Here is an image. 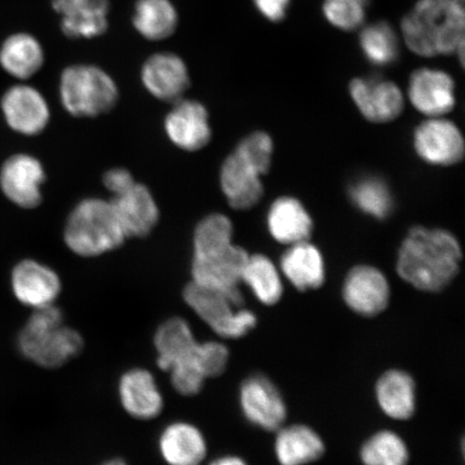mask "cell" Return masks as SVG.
<instances>
[{
    "instance_id": "6da1fadb",
    "label": "cell",
    "mask_w": 465,
    "mask_h": 465,
    "mask_svg": "<svg viewBox=\"0 0 465 465\" xmlns=\"http://www.w3.org/2000/svg\"><path fill=\"white\" fill-rule=\"evenodd\" d=\"M465 0H417L400 25V36L421 57L456 55L464 64Z\"/></svg>"
},
{
    "instance_id": "7a4b0ae2",
    "label": "cell",
    "mask_w": 465,
    "mask_h": 465,
    "mask_svg": "<svg viewBox=\"0 0 465 465\" xmlns=\"http://www.w3.org/2000/svg\"><path fill=\"white\" fill-rule=\"evenodd\" d=\"M460 243L450 232L418 226L407 234L398 255L401 278L424 292H440L458 275Z\"/></svg>"
},
{
    "instance_id": "3957f363",
    "label": "cell",
    "mask_w": 465,
    "mask_h": 465,
    "mask_svg": "<svg viewBox=\"0 0 465 465\" xmlns=\"http://www.w3.org/2000/svg\"><path fill=\"white\" fill-rule=\"evenodd\" d=\"M16 345L29 362L58 369L78 357L84 341L77 330L64 323L62 311L54 304L33 311L17 334Z\"/></svg>"
},
{
    "instance_id": "277c9868",
    "label": "cell",
    "mask_w": 465,
    "mask_h": 465,
    "mask_svg": "<svg viewBox=\"0 0 465 465\" xmlns=\"http://www.w3.org/2000/svg\"><path fill=\"white\" fill-rule=\"evenodd\" d=\"M126 237L113 203L90 197L77 203L69 214L64 241L71 252L84 258L100 257L124 245Z\"/></svg>"
},
{
    "instance_id": "5b68a950",
    "label": "cell",
    "mask_w": 465,
    "mask_h": 465,
    "mask_svg": "<svg viewBox=\"0 0 465 465\" xmlns=\"http://www.w3.org/2000/svg\"><path fill=\"white\" fill-rule=\"evenodd\" d=\"M119 96L112 75L92 64H74L61 74V102L75 118H95L112 112Z\"/></svg>"
},
{
    "instance_id": "8992f818",
    "label": "cell",
    "mask_w": 465,
    "mask_h": 465,
    "mask_svg": "<svg viewBox=\"0 0 465 465\" xmlns=\"http://www.w3.org/2000/svg\"><path fill=\"white\" fill-rule=\"evenodd\" d=\"M183 296L195 315L223 339H242L257 324L252 312L238 305L221 291L191 281L184 287Z\"/></svg>"
},
{
    "instance_id": "52a82bcc",
    "label": "cell",
    "mask_w": 465,
    "mask_h": 465,
    "mask_svg": "<svg viewBox=\"0 0 465 465\" xmlns=\"http://www.w3.org/2000/svg\"><path fill=\"white\" fill-rule=\"evenodd\" d=\"M248 257L246 250L234 243L214 252L193 254L191 263L192 282L221 291L242 306L240 286Z\"/></svg>"
},
{
    "instance_id": "ba28073f",
    "label": "cell",
    "mask_w": 465,
    "mask_h": 465,
    "mask_svg": "<svg viewBox=\"0 0 465 465\" xmlns=\"http://www.w3.org/2000/svg\"><path fill=\"white\" fill-rule=\"evenodd\" d=\"M45 182L43 163L31 154H14L0 168V189L17 207H38L43 202L42 187Z\"/></svg>"
},
{
    "instance_id": "9c48e42d",
    "label": "cell",
    "mask_w": 465,
    "mask_h": 465,
    "mask_svg": "<svg viewBox=\"0 0 465 465\" xmlns=\"http://www.w3.org/2000/svg\"><path fill=\"white\" fill-rule=\"evenodd\" d=\"M240 404L249 422L265 431H278L287 417L281 392L269 378L252 375L242 383Z\"/></svg>"
},
{
    "instance_id": "30bf717a",
    "label": "cell",
    "mask_w": 465,
    "mask_h": 465,
    "mask_svg": "<svg viewBox=\"0 0 465 465\" xmlns=\"http://www.w3.org/2000/svg\"><path fill=\"white\" fill-rule=\"evenodd\" d=\"M0 107L5 124L25 136H36L48 126L51 114L48 103L31 85L17 84L5 92Z\"/></svg>"
},
{
    "instance_id": "8fae6325",
    "label": "cell",
    "mask_w": 465,
    "mask_h": 465,
    "mask_svg": "<svg viewBox=\"0 0 465 465\" xmlns=\"http://www.w3.org/2000/svg\"><path fill=\"white\" fill-rule=\"evenodd\" d=\"M10 283L17 302L33 311L54 305L62 292L57 272L31 259L23 260L14 267Z\"/></svg>"
},
{
    "instance_id": "7c38bea8",
    "label": "cell",
    "mask_w": 465,
    "mask_h": 465,
    "mask_svg": "<svg viewBox=\"0 0 465 465\" xmlns=\"http://www.w3.org/2000/svg\"><path fill=\"white\" fill-rule=\"evenodd\" d=\"M164 129L170 141L179 149L196 153L212 141L207 109L202 103L182 98L173 104L166 115Z\"/></svg>"
},
{
    "instance_id": "4fadbf2b",
    "label": "cell",
    "mask_w": 465,
    "mask_h": 465,
    "mask_svg": "<svg viewBox=\"0 0 465 465\" xmlns=\"http://www.w3.org/2000/svg\"><path fill=\"white\" fill-rule=\"evenodd\" d=\"M414 145L418 155L432 165H455L464 156L460 130L452 122L441 118H430L418 126Z\"/></svg>"
},
{
    "instance_id": "5bb4252c",
    "label": "cell",
    "mask_w": 465,
    "mask_h": 465,
    "mask_svg": "<svg viewBox=\"0 0 465 465\" xmlns=\"http://www.w3.org/2000/svg\"><path fill=\"white\" fill-rule=\"evenodd\" d=\"M141 79L151 95L172 104L182 100L191 84L187 64L172 52L149 56L142 67Z\"/></svg>"
},
{
    "instance_id": "9a60e30c",
    "label": "cell",
    "mask_w": 465,
    "mask_h": 465,
    "mask_svg": "<svg viewBox=\"0 0 465 465\" xmlns=\"http://www.w3.org/2000/svg\"><path fill=\"white\" fill-rule=\"evenodd\" d=\"M349 92L360 113L375 124L391 122L403 112V92L392 81L354 78L349 84Z\"/></svg>"
},
{
    "instance_id": "2e32d148",
    "label": "cell",
    "mask_w": 465,
    "mask_h": 465,
    "mask_svg": "<svg viewBox=\"0 0 465 465\" xmlns=\"http://www.w3.org/2000/svg\"><path fill=\"white\" fill-rule=\"evenodd\" d=\"M409 97L418 112L430 118H441L455 107V81L440 69L418 68L410 78Z\"/></svg>"
},
{
    "instance_id": "e0dca14e",
    "label": "cell",
    "mask_w": 465,
    "mask_h": 465,
    "mask_svg": "<svg viewBox=\"0 0 465 465\" xmlns=\"http://www.w3.org/2000/svg\"><path fill=\"white\" fill-rule=\"evenodd\" d=\"M342 296L352 312L364 317H374L386 310L391 300V287L380 270L359 265L348 272Z\"/></svg>"
},
{
    "instance_id": "ac0fdd59",
    "label": "cell",
    "mask_w": 465,
    "mask_h": 465,
    "mask_svg": "<svg viewBox=\"0 0 465 465\" xmlns=\"http://www.w3.org/2000/svg\"><path fill=\"white\" fill-rule=\"evenodd\" d=\"M264 174L236 150L229 155L221 167L220 184L230 206L237 211H248L257 205L264 193L261 180Z\"/></svg>"
},
{
    "instance_id": "d6986e66",
    "label": "cell",
    "mask_w": 465,
    "mask_h": 465,
    "mask_svg": "<svg viewBox=\"0 0 465 465\" xmlns=\"http://www.w3.org/2000/svg\"><path fill=\"white\" fill-rule=\"evenodd\" d=\"M52 7L68 38L100 37L109 27L110 0H52Z\"/></svg>"
},
{
    "instance_id": "ffe728a7",
    "label": "cell",
    "mask_w": 465,
    "mask_h": 465,
    "mask_svg": "<svg viewBox=\"0 0 465 465\" xmlns=\"http://www.w3.org/2000/svg\"><path fill=\"white\" fill-rule=\"evenodd\" d=\"M120 403L131 417L138 420H153L164 409V399L149 370L135 368L120 377Z\"/></svg>"
},
{
    "instance_id": "44dd1931",
    "label": "cell",
    "mask_w": 465,
    "mask_h": 465,
    "mask_svg": "<svg viewBox=\"0 0 465 465\" xmlns=\"http://www.w3.org/2000/svg\"><path fill=\"white\" fill-rule=\"evenodd\" d=\"M126 238L145 237L159 223L160 209L151 191L136 183L110 200Z\"/></svg>"
},
{
    "instance_id": "7402d4cb",
    "label": "cell",
    "mask_w": 465,
    "mask_h": 465,
    "mask_svg": "<svg viewBox=\"0 0 465 465\" xmlns=\"http://www.w3.org/2000/svg\"><path fill=\"white\" fill-rule=\"evenodd\" d=\"M159 450L167 465H201L205 461L208 446L195 424L174 421L163 430Z\"/></svg>"
},
{
    "instance_id": "603a6c76",
    "label": "cell",
    "mask_w": 465,
    "mask_h": 465,
    "mask_svg": "<svg viewBox=\"0 0 465 465\" xmlns=\"http://www.w3.org/2000/svg\"><path fill=\"white\" fill-rule=\"evenodd\" d=\"M197 344L195 334L187 320L173 317L163 322L154 334V347L159 368L170 371L173 365L190 361Z\"/></svg>"
},
{
    "instance_id": "cb8c5ba5",
    "label": "cell",
    "mask_w": 465,
    "mask_h": 465,
    "mask_svg": "<svg viewBox=\"0 0 465 465\" xmlns=\"http://www.w3.org/2000/svg\"><path fill=\"white\" fill-rule=\"evenodd\" d=\"M267 224L277 242L290 246L307 242L312 232L310 213L294 197H281L272 203Z\"/></svg>"
},
{
    "instance_id": "d4e9b609",
    "label": "cell",
    "mask_w": 465,
    "mask_h": 465,
    "mask_svg": "<svg viewBox=\"0 0 465 465\" xmlns=\"http://www.w3.org/2000/svg\"><path fill=\"white\" fill-rule=\"evenodd\" d=\"M376 399L385 414L395 420H406L414 415L416 387L406 371H386L376 383Z\"/></svg>"
},
{
    "instance_id": "484cf974",
    "label": "cell",
    "mask_w": 465,
    "mask_h": 465,
    "mask_svg": "<svg viewBox=\"0 0 465 465\" xmlns=\"http://www.w3.org/2000/svg\"><path fill=\"white\" fill-rule=\"evenodd\" d=\"M281 266L284 276L300 291L315 290L324 282L322 255L308 241L291 246L282 255Z\"/></svg>"
},
{
    "instance_id": "4316f807",
    "label": "cell",
    "mask_w": 465,
    "mask_h": 465,
    "mask_svg": "<svg viewBox=\"0 0 465 465\" xmlns=\"http://www.w3.org/2000/svg\"><path fill=\"white\" fill-rule=\"evenodd\" d=\"M44 64L43 45L32 35L15 34L0 46V66L16 79L33 77L43 68Z\"/></svg>"
},
{
    "instance_id": "83f0119b",
    "label": "cell",
    "mask_w": 465,
    "mask_h": 465,
    "mask_svg": "<svg viewBox=\"0 0 465 465\" xmlns=\"http://www.w3.org/2000/svg\"><path fill=\"white\" fill-rule=\"evenodd\" d=\"M325 447L320 436L310 427L294 424L279 429L275 451L281 465H306L323 456Z\"/></svg>"
},
{
    "instance_id": "f1b7e54d",
    "label": "cell",
    "mask_w": 465,
    "mask_h": 465,
    "mask_svg": "<svg viewBox=\"0 0 465 465\" xmlns=\"http://www.w3.org/2000/svg\"><path fill=\"white\" fill-rule=\"evenodd\" d=\"M134 28L144 39L160 42L173 36L179 25L171 0H136L132 15Z\"/></svg>"
},
{
    "instance_id": "f546056e",
    "label": "cell",
    "mask_w": 465,
    "mask_h": 465,
    "mask_svg": "<svg viewBox=\"0 0 465 465\" xmlns=\"http://www.w3.org/2000/svg\"><path fill=\"white\" fill-rule=\"evenodd\" d=\"M400 33L391 23L377 21L359 29V46L366 61L377 67L392 65L401 54Z\"/></svg>"
},
{
    "instance_id": "4dcf8cb0",
    "label": "cell",
    "mask_w": 465,
    "mask_h": 465,
    "mask_svg": "<svg viewBox=\"0 0 465 465\" xmlns=\"http://www.w3.org/2000/svg\"><path fill=\"white\" fill-rule=\"evenodd\" d=\"M242 282L252 289L261 303L275 305L282 299L283 287L281 275L274 263L265 255H249Z\"/></svg>"
},
{
    "instance_id": "1f68e13d",
    "label": "cell",
    "mask_w": 465,
    "mask_h": 465,
    "mask_svg": "<svg viewBox=\"0 0 465 465\" xmlns=\"http://www.w3.org/2000/svg\"><path fill=\"white\" fill-rule=\"evenodd\" d=\"M351 200L359 209L376 219H385L393 207L391 190L380 178L360 179L351 189Z\"/></svg>"
},
{
    "instance_id": "d6a6232c",
    "label": "cell",
    "mask_w": 465,
    "mask_h": 465,
    "mask_svg": "<svg viewBox=\"0 0 465 465\" xmlns=\"http://www.w3.org/2000/svg\"><path fill=\"white\" fill-rule=\"evenodd\" d=\"M409 459V450L404 440L391 431H381L371 436L361 450L364 465H407Z\"/></svg>"
},
{
    "instance_id": "836d02e7",
    "label": "cell",
    "mask_w": 465,
    "mask_h": 465,
    "mask_svg": "<svg viewBox=\"0 0 465 465\" xmlns=\"http://www.w3.org/2000/svg\"><path fill=\"white\" fill-rule=\"evenodd\" d=\"M232 221L223 213L208 214L197 223L193 234V254L224 249L232 242Z\"/></svg>"
},
{
    "instance_id": "e575fe53",
    "label": "cell",
    "mask_w": 465,
    "mask_h": 465,
    "mask_svg": "<svg viewBox=\"0 0 465 465\" xmlns=\"http://www.w3.org/2000/svg\"><path fill=\"white\" fill-rule=\"evenodd\" d=\"M371 0H323L322 10L330 25L354 32L366 25Z\"/></svg>"
},
{
    "instance_id": "d590c367",
    "label": "cell",
    "mask_w": 465,
    "mask_h": 465,
    "mask_svg": "<svg viewBox=\"0 0 465 465\" xmlns=\"http://www.w3.org/2000/svg\"><path fill=\"white\" fill-rule=\"evenodd\" d=\"M196 356L203 374L208 380L224 373L229 364L230 351L228 347L220 341H199Z\"/></svg>"
},
{
    "instance_id": "8d00e7d4",
    "label": "cell",
    "mask_w": 465,
    "mask_h": 465,
    "mask_svg": "<svg viewBox=\"0 0 465 465\" xmlns=\"http://www.w3.org/2000/svg\"><path fill=\"white\" fill-rule=\"evenodd\" d=\"M238 153L254 163L266 174L270 171L272 156V138L263 132H255L243 138L235 149Z\"/></svg>"
},
{
    "instance_id": "74e56055",
    "label": "cell",
    "mask_w": 465,
    "mask_h": 465,
    "mask_svg": "<svg viewBox=\"0 0 465 465\" xmlns=\"http://www.w3.org/2000/svg\"><path fill=\"white\" fill-rule=\"evenodd\" d=\"M103 183L104 188L112 192L114 197L130 190L136 182L130 171L115 167L104 173Z\"/></svg>"
},
{
    "instance_id": "f35d334b",
    "label": "cell",
    "mask_w": 465,
    "mask_h": 465,
    "mask_svg": "<svg viewBox=\"0 0 465 465\" xmlns=\"http://www.w3.org/2000/svg\"><path fill=\"white\" fill-rule=\"evenodd\" d=\"M255 9L272 23H281L288 16L291 0H252Z\"/></svg>"
},
{
    "instance_id": "ab89813d",
    "label": "cell",
    "mask_w": 465,
    "mask_h": 465,
    "mask_svg": "<svg viewBox=\"0 0 465 465\" xmlns=\"http://www.w3.org/2000/svg\"><path fill=\"white\" fill-rule=\"evenodd\" d=\"M209 465H247L242 459L235 457V456H223L216 459L213 462L209 463Z\"/></svg>"
},
{
    "instance_id": "60d3db41",
    "label": "cell",
    "mask_w": 465,
    "mask_h": 465,
    "mask_svg": "<svg viewBox=\"0 0 465 465\" xmlns=\"http://www.w3.org/2000/svg\"><path fill=\"white\" fill-rule=\"evenodd\" d=\"M101 465H129L120 458L109 459V460L103 462Z\"/></svg>"
}]
</instances>
